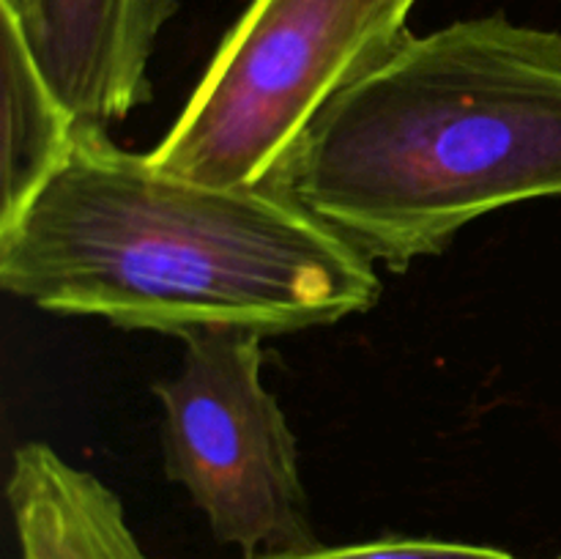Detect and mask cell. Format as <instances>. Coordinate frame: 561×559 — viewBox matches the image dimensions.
I'll return each instance as SVG.
<instances>
[{"label":"cell","mask_w":561,"mask_h":559,"mask_svg":"<svg viewBox=\"0 0 561 559\" xmlns=\"http://www.w3.org/2000/svg\"><path fill=\"white\" fill-rule=\"evenodd\" d=\"M5 294L186 338L329 327L381 296L376 266L285 186H211L80 124L64 168L0 230Z\"/></svg>","instance_id":"cell-1"},{"label":"cell","mask_w":561,"mask_h":559,"mask_svg":"<svg viewBox=\"0 0 561 559\" xmlns=\"http://www.w3.org/2000/svg\"><path fill=\"white\" fill-rule=\"evenodd\" d=\"M283 186L392 272L561 197V33L504 14L409 33L316 115Z\"/></svg>","instance_id":"cell-2"},{"label":"cell","mask_w":561,"mask_h":559,"mask_svg":"<svg viewBox=\"0 0 561 559\" xmlns=\"http://www.w3.org/2000/svg\"><path fill=\"white\" fill-rule=\"evenodd\" d=\"M420 0H252L148 153L211 186H283L316 115L409 36Z\"/></svg>","instance_id":"cell-3"},{"label":"cell","mask_w":561,"mask_h":559,"mask_svg":"<svg viewBox=\"0 0 561 559\" xmlns=\"http://www.w3.org/2000/svg\"><path fill=\"white\" fill-rule=\"evenodd\" d=\"M179 376L153 384L164 471L190 491L211 535L244 559L321 546L285 411L263 384V334L201 329Z\"/></svg>","instance_id":"cell-4"},{"label":"cell","mask_w":561,"mask_h":559,"mask_svg":"<svg viewBox=\"0 0 561 559\" xmlns=\"http://www.w3.org/2000/svg\"><path fill=\"white\" fill-rule=\"evenodd\" d=\"M60 102L107 129L151 99L148 60L179 0H0Z\"/></svg>","instance_id":"cell-5"},{"label":"cell","mask_w":561,"mask_h":559,"mask_svg":"<svg viewBox=\"0 0 561 559\" xmlns=\"http://www.w3.org/2000/svg\"><path fill=\"white\" fill-rule=\"evenodd\" d=\"M5 497L20 559H151L118 493L49 444L16 447Z\"/></svg>","instance_id":"cell-6"},{"label":"cell","mask_w":561,"mask_h":559,"mask_svg":"<svg viewBox=\"0 0 561 559\" xmlns=\"http://www.w3.org/2000/svg\"><path fill=\"white\" fill-rule=\"evenodd\" d=\"M0 230H9L64 168L82 121L44 80L14 14L5 5H0Z\"/></svg>","instance_id":"cell-7"},{"label":"cell","mask_w":561,"mask_h":559,"mask_svg":"<svg viewBox=\"0 0 561 559\" xmlns=\"http://www.w3.org/2000/svg\"><path fill=\"white\" fill-rule=\"evenodd\" d=\"M255 559H518L502 548L474 543L433 540V537H381L351 546H316L294 554H268Z\"/></svg>","instance_id":"cell-8"},{"label":"cell","mask_w":561,"mask_h":559,"mask_svg":"<svg viewBox=\"0 0 561 559\" xmlns=\"http://www.w3.org/2000/svg\"><path fill=\"white\" fill-rule=\"evenodd\" d=\"M559 559H561V557H559Z\"/></svg>","instance_id":"cell-9"}]
</instances>
